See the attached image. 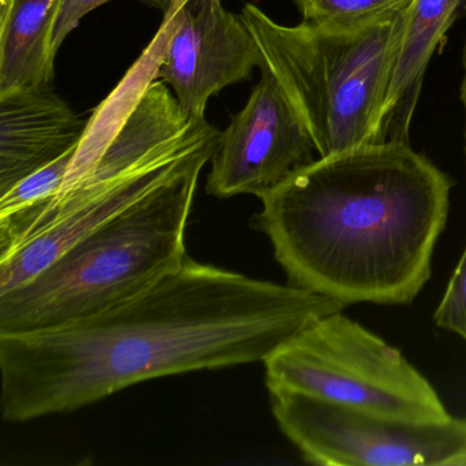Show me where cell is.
<instances>
[{
  "instance_id": "cell-1",
  "label": "cell",
  "mask_w": 466,
  "mask_h": 466,
  "mask_svg": "<svg viewBox=\"0 0 466 466\" xmlns=\"http://www.w3.org/2000/svg\"><path fill=\"white\" fill-rule=\"evenodd\" d=\"M348 305L187 258L137 296L56 329L0 334V411L69 413L163 376L266 361Z\"/></svg>"
},
{
  "instance_id": "cell-2",
  "label": "cell",
  "mask_w": 466,
  "mask_h": 466,
  "mask_svg": "<svg viewBox=\"0 0 466 466\" xmlns=\"http://www.w3.org/2000/svg\"><path fill=\"white\" fill-rule=\"evenodd\" d=\"M452 181L405 141L315 162L260 196L266 234L290 285L346 305H408L431 278Z\"/></svg>"
},
{
  "instance_id": "cell-3",
  "label": "cell",
  "mask_w": 466,
  "mask_h": 466,
  "mask_svg": "<svg viewBox=\"0 0 466 466\" xmlns=\"http://www.w3.org/2000/svg\"><path fill=\"white\" fill-rule=\"evenodd\" d=\"M193 162L151 195L67 248L15 290L0 294V334L56 329L151 288L185 263L187 220L201 171Z\"/></svg>"
},
{
  "instance_id": "cell-4",
  "label": "cell",
  "mask_w": 466,
  "mask_h": 466,
  "mask_svg": "<svg viewBox=\"0 0 466 466\" xmlns=\"http://www.w3.org/2000/svg\"><path fill=\"white\" fill-rule=\"evenodd\" d=\"M406 12L368 28L331 31L304 21L280 25L256 5H245L241 15L260 50V69L279 84L319 157L379 143Z\"/></svg>"
},
{
  "instance_id": "cell-5",
  "label": "cell",
  "mask_w": 466,
  "mask_h": 466,
  "mask_svg": "<svg viewBox=\"0 0 466 466\" xmlns=\"http://www.w3.org/2000/svg\"><path fill=\"white\" fill-rule=\"evenodd\" d=\"M268 390L416 421L450 419L430 381L403 357L342 312L310 324L264 361Z\"/></svg>"
},
{
  "instance_id": "cell-6",
  "label": "cell",
  "mask_w": 466,
  "mask_h": 466,
  "mask_svg": "<svg viewBox=\"0 0 466 466\" xmlns=\"http://www.w3.org/2000/svg\"><path fill=\"white\" fill-rule=\"evenodd\" d=\"M272 413L302 457L321 466H466V417L416 421L272 389Z\"/></svg>"
},
{
  "instance_id": "cell-7",
  "label": "cell",
  "mask_w": 466,
  "mask_h": 466,
  "mask_svg": "<svg viewBox=\"0 0 466 466\" xmlns=\"http://www.w3.org/2000/svg\"><path fill=\"white\" fill-rule=\"evenodd\" d=\"M261 78L223 132L211 159L207 192L219 198H258L315 162V143L274 76Z\"/></svg>"
},
{
  "instance_id": "cell-8",
  "label": "cell",
  "mask_w": 466,
  "mask_h": 466,
  "mask_svg": "<svg viewBox=\"0 0 466 466\" xmlns=\"http://www.w3.org/2000/svg\"><path fill=\"white\" fill-rule=\"evenodd\" d=\"M165 15L170 29L157 77L187 113L206 116L214 95L260 67L258 43L242 15L225 9L222 0H187Z\"/></svg>"
},
{
  "instance_id": "cell-9",
  "label": "cell",
  "mask_w": 466,
  "mask_h": 466,
  "mask_svg": "<svg viewBox=\"0 0 466 466\" xmlns=\"http://www.w3.org/2000/svg\"><path fill=\"white\" fill-rule=\"evenodd\" d=\"M86 127L51 86L0 96V196L76 148Z\"/></svg>"
},
{
  "instance_id": "cell-10",
  "label": "cell",
  "mask_w": 466,
  "mask_h": 466,
  "mask_svg": "<svg viewBox=\"0 0 466 466\" xmlns=\"http://www.w3.org/2000/svg\"><path fill=\"white\" fill-rule=\"evenodd\" d=\"M465 2L413 0L409 7L381 107L379 143H409V130L428 65Z\"/></svg>"
},
{
  "instance_id": "cell-11",
  "label": "cell",
  "mask_w": 466,
  "mask_h": 466,
  "mask_svg": "<svg viewBox=\"0 0 466 466\" xmlns=\"http://www.w3.org/2000/svg\"><path fill=\"white\" fill-rule=\"evenodd\" d=\"M61 5L62 0H15L0 18V96L53 83Z\"/></svg>"
},
{
  "instance_id": "cell-12",
  "label": "cell",
  "mask_w": 466,
  "mask_h": 466,
  "mask_svg": "<svg viewBox=\"0 0 466 466\" xmlns=\"http://www.w3.org/2000/svg\"><path fill=\"white\" fill-rule=\"evenodd\" d=\"M304 23L331 31H357L405 13L413 0H293Z\"/></svg>"
},
{
  "instance_id": "cell-13",
  "label": "cell",
  "mask_w": 466,
  "mask_h": 466,
  "mask_svg": "<svg viewBox=\"0 0 466 466\" xmlns=\"http://www.w3.org/2000/svg\"><path fill=\"white\" fill-rule=\"evenodd\" d=\"M77 148L78 146L70 149L64 157L35 171L34 174L18 182L9 192L0 196V217L15 214L21 209L54 198L61 190L66 179Z\"/></svg>"
},
{
  "instance_id": "cell-14",
  "label": "cell",
  "mask_w": 466,
  "mask_h": 466,
  "mask_svg": "<svg viewBox=\"0 0 466 466\" xmlns=\"http://www.w3.org/2000/svg\"><path fill=\"white\" fill-rule=\"evenodd\" d=\"M433 321L441 329L460 335L466 342V248L436 308Z\"/></svg>"
},
{
  "instance_id": "cell-15",
  "label": "cell",
  "mask_w": 466,
  "mask_h": 466,
  "mask_svg": "<svg viewBox=\"0 0 466 466\" xmlns=\"http://www.w3.org/2000/svg\"><path fill=\"white\" fill-rule=\"evenodd\" d=\"M113 0H62L58 18H56V31H54V50L58 53L66 37L80 25V21L89 13L94 12L102 5ZM149 6L167 12L173 5V0H138Z\"/></svg>"
},
{
  "instance_id": "cell-16",
  "label": "cell",
  "mask_w": 466,
  "mask_h": 466,
  "mask_svg": "<svg viewBox=\"0 0 466 466\" xmlns=\"http://www.w3.org/2000/svg\"><path fill=\"white\" fill-rule=\"evenodd\" d=\"M462 65H463V81H462V89H461V95H462V102H463V106H465V111H466V40H465V47H463Z\"/></svg>"
},
{
  "instance_id": "cell-17",
  "label": "cell",
  "mask_w": 466,
  "mask_h": 466,
  "mask_svg": "<svg viewBox=\"0 0 466 466\" xmlns=\"http://www.w3.org/2000/svg\"><path fill=\"white\" fill-rule=\"evenodd\" d=\"M15 0H0V18H4L9 12Z\"/></svg>"
},
{
  "instance_id": "cell-18",
  "label": "cell",
  "mask_w": 466,
  "mask_h": 466,
  "mask_svg": "<svg viewBox=\"0 0 466 466\" xmlns=\"http://www.w3.org/2000/svg\"><path fill=\"white\" fill-rule=\"evenodd\" d=\"M184 2H187V0H173V5L179 6V5L184 4Z\"/></svg>"
}]
</instances>
